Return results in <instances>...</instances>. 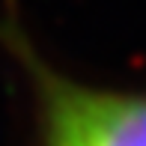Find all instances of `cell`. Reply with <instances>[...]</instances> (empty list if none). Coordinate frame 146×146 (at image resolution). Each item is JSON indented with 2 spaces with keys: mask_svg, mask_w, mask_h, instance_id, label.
<instances>
[{
  "mask_svg": "<svg viewBox=\"0 0 146 146\" xmlns=\"http://www.w3.org/2000/svg\"><path fill=\"white\" fill-rule=\"evenodd\" d=\"M0 48L27 98V146H146V87L87 81L42 54L18 9L0 12Z\"/></svg>",
  "mask_w": 146,
  "mask_h": 146,
  "instance_id": "1",
  "label": "cell"
}]
</instances>
